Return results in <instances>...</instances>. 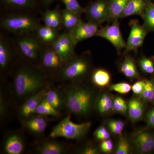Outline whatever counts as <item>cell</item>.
I'll list each match as a JSON object with an SVG mask.
<instances>
[{
  "label": "cell",
  "mask_w": 154,
  "mask_h": 154,
  "mask_svg": "<svg viewBox=\"0 0 154 154\" xmlns=\"http://www.w3.org/2000/svg\"><path fill=\"white\" fill-rule=\"evenodd\" d=\"M45 85L43 75L28 67L19 69L14 77V90L20 98H28L45 88Z\"/></svg>",
  "instance_id": "cell-1"
},
{
  "label": "cell",
  "mask_w": 154,
  "mask_h": 154,
  "mask_svg": "<svg viewBox=\"0 0 154 154\" xmlns=\"http://www.w3.org/2000/svg\"><path fill=\"white\" fill-rule=\"evenodd\" d=\"M94 101L92 91L82 86H71L65 94L64 105L71 113L75 115L88 114L93 108Z\"/></svg>",
  "instance_id": "cell-2"
},
{
  "label": "cell",
  "mask_w": 154,
  "mask_h": 154,
  "mask_svg": "<svg viewBox=\"0 0 154 154\" xmlns=\"http://www.w3.org/2000/svg\"><path fill=\"white\" fill-rule=\"evenodd\" d=\"M88 53L75 55L59 71L60 77L63 81L75 82L85 77L90 72L91 62Z\"/></svg>",
  "instance_id": "cell-3"
},
{
  "label": "cell",
  "mask_w": 154,
  "mask_h": 154,
  "mask_svg": "<svg viewBox=\"0 0 154 154\" xmlns=\"http://www.w3.org/2000/svg\"><path fill=\"white\" fill-rule=\"evenodd\" d=\"M1 26L3 29L16 34L22 35L36 32L40 25L36 19L24 14H12L2 19Z\"/></svg>",
  "instance_id": "cell-4"
},
{
  "label": "cell",
  "mask_w": 154,
  "mask_h": 154,
  "mask_svg": "<svg viewBox=\"0 0 154 154\" xmlns=\"http://www.w3.org/2000/svg\"><path fill=\"white\" fill-rule=\"evenodd\" d=\"M91 126L90 122L76 124L71 120L68 116L53 129L50 136L52 138L62 137L67 139H78L87 134Z\"/></svg>",
  "instance_id": "cell-5"
},
{
  "label": "cell",
  "mask_w": 154,
  "mask_h": 154,
  "mask_svg": "<svg viewBox=\"0 0 154 154\" xmlns=\"http://www.w3.org/2000/svg\"><path fill=\"white\" fill-rule=\"evenodd\" d=\"M43 45L37 36H33L29 33L22 34L17 40V47L19 51L26 58L31 60L40 58L44 48Z\"/></svg>",
  "instance_id": "cell-6"
},
{
  "label": "cell",
  "mask_w": 154,
  "mask_h": 154,
  "mask_svg": "<svg viewBox=\"0 0 154 154\" xmlns=\"http://www.w3.org/2000/svg\"><path fill=\"white\" fill-rule=\"evenodd\" d=\"M84 13L88 21L100 25L110 19L109 0H97L88 5Z\"/></svg>",
  "instance_id": "cell-7"
},
{
  "label": "cell",
  "mask_w": 154,
  "mask_h": 154,
  "mask_svg": "<svg viewBox=\"0 0 154 154\" xmlns=\"http://www.w3.org/2000/svg\"><path fill=\"white\" fill-rule=\"evenodd\" d=\"M110 23V24L99 28L96 36L105 38L109 41L117 52L120 53L122 49H125L126 42L122 37L118 20Z\"/></svg>",
  "instance_id": "cell-8"
},
{
  "label": "cell",
  "mask_w": 154,
  "mask_h": 154,
  "mask_svg": "<svg viewBox=\"0 0 154 154\" xmlns=\"http://www.w3.org/2000/svg\"><path fill=\"white\" fill-rule=\"evenodd\" d=\"M130 32L126 42L124 54L130 51L136 52L143 44L148 31L137 20H132L129 23Z\"/></svg>",
  "instance_id": "cell-9"
},
{
  "label": "cell",
  "mask_w": 154,
  "mask_h": 154,
  "mask_svg": "<svg viewBox=\"0 0 154 154\" xmlns=\"http://www.w3.org/2000/svg\"><path fill=\"white\" fill-rule=\"evenodd\" d=\"M76 44L72 39L68 32L64 31L59 34L51 46L66 62L75 55Z\"/></svg>",
  "instance_id": "cell-10"
},
{
  "label": "cell",
  "mask_w": 154,
  "mask_h": 154,
  "mask_svg": "<svg viewBox=\"0 0 154 154\" xmlns=\"http://www.w3.org/2000/svg\"><path fill=\"white\" fill-rule=\"evenodd\" d=\"M99 25L89 21L87 22L82 21L68 32L77 45L79 42L96 36L99 31Z\"/></svg>",
  "instance_id": "cell-11"
},
{
  "label": "cell",
  "mask_w": 154,
  "mask_h": 154,
  "mask_svg": "<svg viewBox=\"0 0 154 154\" xmlns=\"http://www.w3.org/2000/svg\"><path fill=\"white\" fill-rule=\"evenodd\" d=\"M42 65L50 70H60L66 63L51 45L44 48L40 56Z\"/></svg>",
  "instance_id": "cell-12"
},
{
  "label": "cell",
  "mask_w": 154,
  "mask_h": 154,
  "mask_svg": "<svg viewBox=\"0 0 154 154\" xmlns=\"http://www.w3.org/2000/svg\"><path fill=\"white\" fill-rule=\"evenodd\" d=\"M48 90V88H44L27 98L20 108V116L27 119L35 113L36 108L44 99Z\"/></svg>",
  "instance_id": "cell-13"
},
{
  "label": "cell",
  "mask_w": 154,
  "mask_h": 154,
  "mask_svg": "<svg viewBox=\"0 0 154 154\" xmlns=\"http://www.w3.org/2000/svg\"><path fill=\"white\" fill-rule=\"evenodd\" d=\"M133 142L139 152L148 153L154 149V135L151 133L142 130L134 136Z\"/></svg>",
  "instance_id": "cell-14"
},
{
  "label": "cell",
  "mask_w": 154,
  "mask_h": 154,
  "mask_svg": "<svg viewBox=\"0 0 154 154\" xmlns=\"http://www.w3.org/2000/svg\"><path fill=\"white\" fill-rule=\"evenodd\" d=\"M48 122V119L46 116H37L27 119L25 122V126L30 132L40 134L46 129Z\"/></svg>",
  "instance_id": "cell-15"
},
{
  "label": "cell",
  "mask_w": 154,
  "mask_h": 154,
  "mask_svg": "<svg viewBox=\"0 0 154 154\" xmlns=\"http://www.w3.org/2000/svg\"><path fill=\"white\" fill-rule=\"evenodd\" d=\"M119 69L122 73L128 79H138L140 78L139 72L134 60L130 55L125 56Z\"/></svg>",
  "instance_id": "cell-16"
},
{
  "label": "cell",
  "mask_w": 154,
  "mask_h": 154,
  "mask_svg": "<svg viewBox=\"0 0 154 154\" xmlns=\"http://www.w3.org/2000/svg\"><path fill=\"white\" fill-rule=\"evenodd\" d=\"M147 3L145 0H129L120 19L135 15L141 17L146 7Z\"/></svg>",
  "instance_id": "cell-17"
},
{
  "label": "cell",
  "mask_w": 154,
  "mask_h": 154,
  "mask_svg": "<svg viewBox=\"0 0 154 154\" xmlns=\"http://www.w3.org/2000/svg\"><path fill=\"white\" fill-rule=\"evenodd\" d=\"M12 55V48L7 38L2 35L0 38V67L5 70L9 66Z\"/></svg>",
  "instance_id": "cell-18"
},
{
  "label": "cell",
  "mask_w": 154,
  "mask_h": 154,
  "mask_svg": "<svg viewBox=\"0 0 154 154\" xmlns=\"http://www.w3.org/2000/svg\"><path fill=\"white\" fill-rule=\"evenodd\" d=\"M144 106L143 102L138 98H132L128 105V112L131 121L136 122L140 120L143 115Z\"/></svg>",
  "instance_id": "cell-19"
},
{
  "label": "cell",
  "mask_w": 154,
  "mask_h": 154,
  "mask_svg": "<svg viewBox=\"0 0 154 154\" xmlns=\"http://www.w3.org/2000/svg\"><path fill=\"white\" fill-rule=\"evenodd\" d=\"M22 139L17 134H13L8 138L5 142L4 149L7 154H20L24 150Z\"/></svg>",
  "instance_id": "cell-20"
},
{
  "label": "cell",
  "mask_w": 154,
  "mask_h": 154,
  "mask_svg": "<svg viewBox=\"0 0 154 154\" xmlns=\"http://www.w3.org/2000/svg\"><path fill=\"white\" fill-rule=\"evenodd\" d=\"M36 32L38 39L42 43L47 45H51L59 35L57 29L45 25L39 26Z\"/></svg>",
  "instance_id": "cell-21"
},
{
  "label": "cell",
  "mask_w": 154,
  "mask_h": 154,
  "mask_svg": "<svg viewBox=\"0 0 154 154\" xmlns=\"http://www.w3.org/2000/svg\"><path fill=\"white\" fill-rule=\"evenodd\" d=\"M42 20L45 25L57 29L62 25L61 11L58 8L47 10L42 14Z\"/></svg>",
  "instance_id": "cell-22"
},
{
  "label": "cell",
  "mask_w": 154,
  "mask_h": 154,
  "mask_svg": "<svg viewBox=\"0 0 154 154\" xmlns=\"http://www.w3.org/2000/svg\"><path fill=\"white\" fill-rule=\"evenodd\" d=\"M62 25L68 31L75 27L81 22V16L64 9L61 11Z\"/></svg>",
  "instance_id": "cell-23"
},
{
  "label": "cell",
  "mask_w": 154,
  "mask_h": 154,
  "mask_svg": "<svg viewBox=\"0 0 154 154\" xmlns=\"http://www.w3.org/2000/svg\"><path fill=\"white\" fill-rule=\"evenodd\" d=\"M129 0H109L110 22L120 19Z\"/></svg>",
  "instance_id": "cell-24"
},
{
  "label": "cell",
  "mask_w": 154,
  "mask_h": 154,
  "mask_svg": "<svg viewBox=\"0 0 154 154\" xmlns=\"http://www.w3.org/2000/svg\"><path fill=\"white\" fill-rule=\"evenodd\" d=\"M91 80L94 85L99 88H105L110 84L111 75L107 70L103 69H97L92 72Z\"/></svg>",
  "instance_id": "cell-25"
},
{
  "label": "cell",
  "mask_w": 154,
  "mask_h": 154,
  "mask_svg": "<svg viewBox=\"0 0 154 154\" xmlns=\"http://www.w3.org/2000/svg\"><path fill=\"white\" fill-rule=\"evenodd\" d=\"M45 98L54 108L58 111L64 105V96L63 97L57 90H48Z\"/></svg>",
  "instance_id": "cell-26"
},
{
  "label": "cell",
  "mask_w": 154,
  "mask_h": 154,
  "mask_svg": "<svg viewBox=\"0 0 154 154\" xmlns=\"http://www.w3.org/2000/svg\"><path fill=\"white\" fill-rule=\"evenodd\" d=\"M38 152L41 154H61L66 151L64 146L53 141L46 142L41 145L38 149Z\"/></svg>",
  "instance_id": "cell-27"
},
{
  "label": "cell",
  "mask_w": 154,
  "mask_h": 154,
  "mask_svg": "<svg viewBox=\"0 0 154 154\" xmlns=\"http://www.w3.org/2000/svg\"><path fill=\"white\" fill-rule=\"evenodd\" d=\"M143 21V26L147 31H154V4L150 2L147 3L146 7L141 17Z\"/></svg>",
  "instance_id": "cell-28"
},
{
  "label": "cell",
  "mask_w": 154,
  "mask_h": 154,
  "mask_svg": "<svg viewBox=\"0 0 154 154\" xmlns=\"http://www.w3.org/2000/svg\"><path fill=\"white\" fill-rule=\"evenodd\" d=\"M113 99L110 94L105 93L99 97L97 102V108L101 114H105L113 110Z\"/></svg>",
  "instance_id": "cell-29"
},
{
  "label": "cell",
  "mask_w": 154,
  "mask_h": 154,
  "mask_svg": "<svg viewBox=\"0 0 154 154\" xmlns=\"http://www.w3.org/2000/svg\"><path fill=\"white\" fill-rule=\"evenodd\" d=\"M35 113L44 116H58L60 114L58 110L54 108L45 98L38 105L36 108Z\"/></svg>",
  "instance_id": "cell-30"
},
{
  "label": "cell",
  "mask_w": 154,
  "mask_h": 154,
  "mask_svg": "<svg viewBox=\"0 0 154 154\" xmlns=\"http://www.w3.org/2000/svg\"><path fill=\"white\" fill-rule=\"evenodd\" d=\"M8 7L18 9L32 8L35 5L34 0H2Z\"/></svg>",
  "instance_id": "cell-31"
},
{
  "label": "cell",
  "mask_w": 154,
  "mask_h": 154,
  "mask_svg": "<svg viewBox=\"0 0 154 154\" xmlns=\"http://www.w3.org/2000/svg\"><path fill=\"white\" fill-rule=\"evenodd\" d=\"M143 101L148 102H154V81L145 80V85L142 94L140 95Z\"/></svg>",
  "instance_id": "cell-32"
},
{
  "label": "cell",
  "mask_w": 154,
  "mask_h": 154,
  "mask_svg": "<svg viewBox=\"0 0 154 154\" xmlns=\"http://www.w3.org/2000/svg\"><path fill=\"white\" fill-rule=\"evenodd\" d=\"M138 65L141 70L147 74H154V63L149 58L142 55L138 60Z\"/></svg>",
  "instance_id": "cell-33"
},
{
  "label": "cell",
  "mask_w": 154,
  "mask_h": 154,
  "mask_svg": "<svg viewBox=\"0 0 154 154\" xmlns=\"http://www.w3.org/2000/svg\"><path fill=\"white\" fill-rule=\"evenodd\" d=\"M68 11L73 12L81 16L84 13L85 8L82 7L77 0H60Z\"/></svg>",
  "instance_id": "cell-34"
},
{
  "label": "cell",
  "mask_w": 154,
  "mask_h": 154,
  "mask_svg": "<svg viewBox=\"0 0 154 154\" xmlns=\"http://www.w3.org/2000/svg\"><path fill=\"white\" fill-rule=\"evenodd\" d=\"M113 110L122 114H125L128 112V105L123 98L117 96L113 99Z\"/></svg>",
  "instance_id": "cell-35"
},
{
  "label": "cell",
  "mask_w": 154,
  "mask_h": 154,
  "mask_svg": "<svg viewBox=\"0 0 154 154\" xmlns=\"http://www.w3.org/2000/svg\"><path fill=\"white\" fill-rule=\"evenodd\" d=\"M107 125L110 132L114 134L119 135L124 129L125 124L121 120L113 119L107 122Z\"/></svg>",
  "instance_id": "cell-36"
},
{
  "label": "cell",
  "mask_w": 154,
  "mask_h": 154,
  "mask_svg": "<svg viewBox=\"0 0 154 154\" xmlns=\"http://www.w3.org/2000/svg\"><path fill=\"white\" fill-rule=\"evenodd\" d=\"M130 151L129 142L125 137H122L119 141L115 153L116 154H128Z\"/></svg>",
  "instance_id": "cell-37"
},
{
  "label": "cell",
  "mask_w": 154,
  "mask_h": 154,
  "mask_svg": "<svg viewBox=\"0 0 154 154\" xmlns=\"http://www.w3.org/2000/svg\"><path fill=\"white\" fill-rule=\"evenodd\" d=\"M110 91H115L120 94H126L131 90V86L128 83L122 82L111 85L110 86Z\"/></svg>",
  "instance_id": "cell-38"
},
{
  "label": "cell",
  "mask_w": 154,
  "mask_h": 154,
  "mask_svg": "<svg viewBox=\"0 0 154 154\" xmlns=\"http://www.w3.org/2000/svg\"><path fill=\"white\" fill-rule=\"evenodd\" d=\"M94 136L96 139L103 141L109 139L110 134L105 127L101 126L96 130L94 133Z\"/></svg>",
  "instance_id": "cell-39"
},
{
  "label": "cell",
  "mask_w": 154,
  "mask_h": 154,
  "mask_svg": "<svg viewBox=\"0 0 154 154\" xmlns=\"http://www.w3.org/2000/svg\"><path fill=\"white\" fill-rule=\"evenodd\" d=\"M145 85V80L138 81L133 85L131 87V90L134 94L140 95L143 92Z\"/></svg>",
  "instance_id": "cell-40"
},
{
  "label": "cell",
  "mask_w": 154,
  "mask_h": 154,
  "mask_svg": "<svg viewBox=\"0 0 154 154\" xmlns=\"http://www.w3.org/2000/svg\"><path fill=\"white\" fill-rule=\"evenodd\" d=\"M113 142L109 139L103 140L100 145V149L101 151L107 153L111 152L113 150Z\"/></svg>",
  "instance_id": "cell-41"
},
{
  "label": "cell",
  "mask_w": 154,
  "mask_h": 154,
  "mask_svg": "<svg viewBox=\"0 0 154 154\" xmlns=\"http://www.w3.org/2000/svg\"><path fill=\"white\" fill-rule=\"evenodd\" d=\"M146 120L148 126L154 128V108L147 114Z\"/></svg>",
  "instance_id": "cell-42"
},
{
  "label": "cell",
  "mask_w": 154,
  "mask_h": 154,
  "mask_svg": "<svg viewBox=\"0 0 154 154\" xmlns=\"http://www.w3.org/2000/svg\"><path fill=\"white\" fill-rule=\"evenodd\" d=\"M82 153L84 154H96L98 153V149L93 146H88L83 150Z\"/></svg>",
  "instance_id": "cell-43"
},
{
  "label": "cell",
  "mask_w": 154,
  "mask_h": 154,
  "mask_svg": "<svg viewBox=\"0 0 154 154\" xmlns=\"http://www.w3.org/2000/svg\"><path fill=\"white\" fill-rule=\"evenodd\" d=\"M45 5H49L54 0H41Z\"/></svg>",
  "instance_id": "cell-44"
}]
</instances>
